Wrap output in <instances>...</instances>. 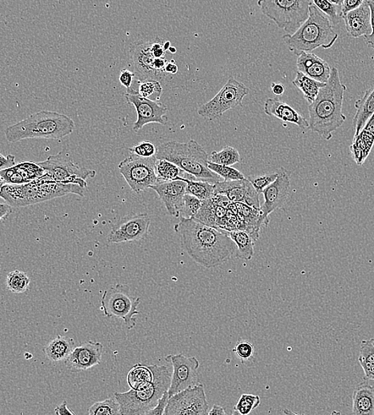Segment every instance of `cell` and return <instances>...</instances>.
<instances>
[{
	"mask_svg": "<svg viewBox=\"0 0 374 415\" xmlns=\"http://www.w3.org/2000/svg\"><path fill=\"white\" fill-rule=\"evenodd\" d=\"M174 231L189 258L205 269L226 263L236 253L233 240L224 230L208 226L196 217H180Z\"/></svg>",
	"mask_w": 374,
	"mask_h": 415,
	"instance_id": "obj_1",
	"label": "cell"
},
{
	"mask_svg": "<svg viewBox=\"0 0 374 415\" xmlns=\"http://www.w3.org/2000/svg\"><path fill=\"white\" fill-rule=\"evenodd\" d=\"M345 91L338 70L332 68L327 83L322 87L316 100L308 106L309 130L327 141L331 140L334 131L346 121L343 111Z\"/></svg>",
	"mask_w": 374,
	"mask_h": 415,
	"instance_id": "obj_2",
	"label": "cell"
},
{
	"mask_svg": "<svg viewBox=\"0 0 374 415\" xmlns=\"http://www.w3.org/2000/svg\"><path fill=\"white\" fill-rule=\"evenodd\" d=\"M75 123L65 114L58 112L42 111L5 130L9 143L30 139L59 140L74 132Z\"/></svg>",
	"mask_w": 374,
	"mask_h": 415,
	"instance_id": "obj_3",
	"label": "cell"
},
{
	"mask_svg": "<svg viewBox=\"0 0 374 415\" xmlns=\"http://www.w3.org/2000/svg\"><path fill=\"white\" fill-rule=\"evenodd\" d=\"M86 189L75 184L54 181L47 174L29 183L4 185L0 196L13 207L20 208L41 203L69 194L84 196Z\"/></svg>",
	"mask_w": 374,
	"mask_h": 415,
	"instance_id": "obj_4",
	"label": "cell"
},
{
	"mask_svg": "<svg viewBox=\"0 0 374 415\" xmlns=\"http://www.w3.org/2000/svg\"><path fill=\"white\" fill-rule=\"evenodd\" d=\"M332 21L315 5L310 7L309 17L293 35L286 34L283 40L289 51L299 56L302 52H312L317 48H332L338 39Z\"/></svg>",
	"mask_w": 374,
	"mask_h": 415,
	"instance_id": "obj_5",
	"label": "cell"
},
{
	"mask_svg": "<svg viewBox=\"0 0 374 415\" xmlns=\"http://www.w3.org/2000/svg\"><path fill=\"white\" fill-rule=\"evenodd\" d=\"M157 159L171 162L196 179L212 184L221 182V178L208 167L209 156L195 140L188 143L169 141L157 147Z\"/></svg>",
	"mask_w": 374,
	"mask_h": 415,
	"instance_id": "obj_6",
	"label": "cell"
},
{
	"mask_svg": "<svg viewBox=\"0 0 374 415\" xmlns=\"http://www.w3.org/2000/svg\"><path fill=\"white\" fill-rule=\"evenodd\" d=\"M154 373L153 383L141 390L131 389L114 393L120 407V414H146L157 405L159 398L169 391L173 371L168 366L152 365Z\"/></svg>",
	"mask_w": 374,
	"mask_h": 415,
	"instance_id": "obj_7",
	"label": "cell"
},
{
	"mask_svg": "<svg viewBox=\"0 0 374 415\" xmlns=\"http://www.w3.org/2000/svg\"><path fill=\"white\" fill-rule=\"evenodd\" d=\"M257 4L280 29L293 35L309 17L313 0H258Z\"/></svg>",
	"mask_w": 374,
	"mask_h": 415,
	"instance_id": "obj_8",
	"label": "cell"
},
{
	"mask_svg": "<svg viewBox=\"0 0 374 415\" xmlns=\"http://www.w3.org/2000/svg\"><path fill=\"white\" fill-rule=\"evenodd\" d=\"M141 298L132 296L130 288L122 283H117L103 292L101 299V310L109 318H118L124 321L129 330L136 326L135 315H139L137 310Z\"/></svg>",
	"mask_w": 374,
	"mask_h": 415,
	"instance_id": "obj_9",
	"label": "cell"
},
{
	"mask_svg": "<svg viewBox=\"0 0 374 415\" xmlns=\"http://www.w3.org/2000/svg\"><path fill=\"white\" fill-rule=\"evenodd\" d=\"M157 160L156 156L142 157L130 152V155L120 162L119 171L133 192L140 194L159 183L156 173Z\"/></svg>",
	"mask_w": 374,
	"mask_h": 415,
	"instance_id": "obj_10",
	"label": "cell"
},
{
	"mask_svg": "<svg viewBox=\"0 0 374 415\" xmlns=\"http://www.w3.org/2000/svg\"><path fill=\"white\" fill-rule=\"evenodd\" d=\"M249 94V88L234 78H230L212 100L198 109V113L207 121L221 118L224 113L243 106V100Z\"/></svg>",
	"mask_w": 374,
	"mask_h": 415,
	"instance_id": "obj_11",
	"label": "cell"
},
{
	"mask_svg": "<svg viewBox=\"0 0 374 415\" xmlns=\"http://www.w3.org/2000/svg\"><path fill=\"white\" fill-rule=\"evenodd\" d=\"M45 169L46 174L54 181L65 184H75L87 188L86 180L95 178L96 171L81 168L70 160L64 151L51 155L44 162H38Z\"/></svg>",
	"mask_w": 374,
	"mask_h": 415,
	"instance_id": "obj_12",
	"label": "cell"
},
{
	"mask_svg": "<svg viewBox=\"0 0 374 415\" xmlns=\"http://www.w3.org/2000/svg\"><path fill=\"white\" fill-rule=\"evenodd\" d=\"M209 406L205 386L196 384L169 398L166 415H206Z\"/></svg>",
	"mask_w": 374,
	"mask_h": 415,
	"instance_id": "obj_13",
	"label": "cell"
},
{
	"mask_svg": "<svg viewBox=\"0 0 374 415\" xmlns=\"http://www.w3.org/2000/svg\"><path fill=\"white\" fill-rule=\"evenodd\" d=\"M125 97L130 105L134 107L137 112V119L134 124V132H139L146 125L150 123L164 125L167 124L168 107L163 103L143 97L135 91H128Z\"/></svg>",
	"mask_w": 374,
	"mask_h": 415,
	"instance_id": "obj_14",
	"label": "cell"
},
{
	"mask_svg": "<svg viewBox=\"0 0 374 415\" xmlns=\"http://www.w3.org/2000/svg\"><path fill=\"white\" fill-rule=\"evenodd\" d=\"M279 176L276 181L263 191L264 203L261 205V225L268 226L269 216L273 212L281 209L287 202L290 190V172L284 167L277 169Z\"/></svg>",
	"mask_w": 374,
	"mask_h": 415,
	"instance_id": "obj_15",
	"label": "cell"
},
{
	"mask_svg": "<svg viewBox=\"0 0 374 415\" xmlns=\"http://www.w3.org/2000/svg\"><path fill=\"white\" fill-rule=\"evenodd\" d=\"M150 224V217L146 214L125 217L115 224L108 235V242L114 244L140 242L148 236Z\"/></svg>",
	"mask_w": 374,
	"mask_h": 415,
	"instance_id": "obj_16",
	"label": "cell"
},
{
	"mask_svg": "<svg viewBox=\"0 0 374 415\" xmlns=\"http://www.w3.org/2000/svg\"><path fill=\"white\" fill-rule=\"evenodd\" d=\"M166 361L171 363L173 374L168 391L169 398L194 386L200 362L196 357H186L182 354H169Z\"/></svg>",
	"mask_w": 374,
	"mask_h": 415,
	"instance_id": "obj_17",
	"label": "cell"
},
{
	"mask_svg": "<svg viewBox=\"0 0 374 415\" xmlns=\"http://www.w3.org/2000/svg\"><path fill=\"white\" fill-rule=\"evenodd\" d=\"M103 352L102 343L87 341L75 347L65 360V367L73 373L89 370L101 363Z\"/></svg>",
	"mask_w": 374,
	"mask_h": 415,
	"instance_id": "obj_18",
	"label": "cell"
},
{
	"mask_svg": "<svg viewBox=\"0 0 374 415\" xmlns=\"http://www.w3.org/2000/svg\"><path fill=\"white\" fill-rule=\"evenodd\" d=\"M227 196L234 203H244L260 209V194L249 179L238 181H224L215 184V194Z\"/></svg>",
	"mask_w": 374,
	"mask_h": 415,
	"instance_id": "obj_19",
	"label": "cell"
},
{
	"mask_svg": "<svg viewBox=\"0 0 374 415\" xmlns=\"http://www.w3.org/2000/svg\"><path fill=\"white\" fill-rule=\"evenodd\" d=\"M187 183L181 177L174 181L159 182L150 188L155 191L159 198L166 206L169 214L174 217H180L184 205Z\"/></svg>",
	"mask_w": 374,
	"mask_h": 415,
	"instance_id": "obj_20",
	"label": "cell"
},
{
	"mask_svg": "<svg viewBox=\"0 0 374 415\" xmlns=\"http://www.w3.org/2000/svg\"><path fill=\"white\" fill-rule=\"evenodd\" d=\"M150 41H137L132 43L130 53L134 65L139 75V81L146 79H161L154 68L155 57L151 52Z\"/></svg>",
	"mask_w": 374,
	"mask_h": 415,
	"instance_id": "obj_21",
	"label": "cell"
},
{
	"mask_svg": "<svg viewBox=\"0 0 374 415\" xmlns=\"http://www.w3.org/2000/svg\"><path fill=\"white\" fill-rule=\"evenodd\" d=\"M298 72L306 75L320 83L327 84L331 77L332 69L329 65L312 52H302L296 61Z\"/></svg>",
	"mask_w": 374,
	"mask_h": 415,
	"instance_id": "obj_22",
	"label": "cell"
},
{
	"mask_svg": "<svg viewBox=\"0 0 374 415\" xmlns=\"http://www.w3.org/2000/svg\"><path fill=\"white\" fill-rule=\"evenodd\" d=\"M343 18L346 31L350 37L359 39L371 34V10L367 0L360 8L352 10Z\"/></svg>",
	"mask_w": 374,
	"mask_h": 415,
	"instance_id": "obj_23",
	"label": "cell"
},
{
	"mask_svg": "<svg viewBox=\"0 0 374 415\" xmlns=\"http://www.w3.org/2000/svg\"><path fill=\"white\" fill-rule=\"evenodd\" d=\"M264 113L268 116L282 120L283 122L298 125L301 130H309V123L295 109L279 98H267L264 104Z\"/></svg>",
	"mask_w": 374,
	"mask_h": 415,
	"instance_id": "obj_24",
	"label": "cell"
},
{
	"mask_svg": "<svg viewBox=\"0 0 374 415\" xmlns=\"http://www.w3.org/2000/svg\"><path fill=\"white\" fill-rule=\"evenodd\" d=\"M228 212V210L215 203L211 198L202 201L201 210L195 217L208 226L226 230Z\"/></svg>",
	"mask_w": 374,
	"mask_h": 415,
	"instance_id": "obj_25",
	"label": "cell"
},
{
	"mask_svg": "<svg viewBox=\"0 0 374 415\" xmlns=\"http://www.w3.org/2000/svg\"><path fill=\"white\" fill-rule=\"evenodd\" d=\"M354 415H374V386L364 382L353 392Z\"/></svg>",
	"mask_w": 374,
	"mask_h": 415,
	"instance_id": "obj_26",
	"label": "cell"
},
{
	"mask_svg": "<svg viewBox=\"0 0 374 415\" xmlns=\"http://www.w3.org/2000/svg\"><path fill=\"white\" fill-rule=\"evenodd\" d=\"M356 113L353 120L355 136L364 129L368 120L374 113V86L366 90L364 95L354 103Z\"/></svg>",
	"mask_w": 374,
	"mask_h": 415,
	"instance_id": "obj_27",
	"label": "cell"
},
{
	"mask_svg": "<svg viewBox=\"0 0 374 415\" xmlns=\"http://www.w3.org/2000/svg\"><path fill=\"white\" fill-rule=\"evenodd\" d=\"M74 338L57 336L43 348V352L52 362H60L67 359L75 348Z\"/></svg>",
	"mask_w": 374,
	"mask_h": 415,
	"instance_id": "obj_28",
	"label": "cell"
},
{
	"mask_svg": "<svg viewBox=\"0 0 374 415\" xmlns=\"http://www.w3.org/2000/svg\"><path fill=\"white\" fill-rule=\"evenodd\" d=\"M233 240L236 246L235 255L244 260H251L255 254V242L249 233L243 230L224 231Z\"/></svg>",
	"mask_w": 374,
	"mask_h": 415,
	"instance_id": "obj_29",
	"label": "cell"
},
{
	"mask_svg": "<svg viewBox=\"0 0 374 415\" xmlns=\"http://www.w3.org/2000/svg\"><path fill=\"white\" fill-rule=\"evenodd\" d=\"M154 379L152 365L137 363L131 368L127 375L130 389L141 390L150 386Z\"/></svg>",
	"mask_w": 374,
	"mask_h": 415,
	"instance_id": "obj_30",
	"label": "cell"
},
{
	"mask_svg": "<svg viewBox=\"0 0 374 415\" xmlns=\"http://www.w3.org/2000/svg\"><path fill=\"white\" fill-rule=\"evenodd\" d=\"M293 84L302 92V95L309 104L316 100L319 91H320L322 87L326 85V84L320 83V81L308 77V76L299 72H297L296 77Z\"/></svg>",
	"mask_w": 374,
	"mask_h": 415,
	"instance_id": "obj_31",
	"label": "cell"
},
{
	"mask_svg": "<svg viewBox=\"0 0 374 415\" xmlns=\"http://www.w3.org/2000/svg\"><path fill=\"white\" fill-rule=\"evenodd\" d=\"M181 179L187 183L186 194L196 196L201 201L211 198L215 194V184L205 181H194L181 177Z\"/></svg>",
	"mask_w": 374,
	"mask_h": 415,
	"instance_id": "obj_32",
	"label": "cell"
},
{
	"mask_svg": "<svg viewBox=\"0 0 374 415\" xmlns=\"http://www.w3.org/2000/svg\"><path fill=\"white\" fill-rule=\"evenodd\" d=\"M176 164L166 159H157L156 162V173L159 183L174 181L180 177L182 172Z\"/></svg>",
	"mask_w": 374,
	"mask_h": 415,
	"instance_id": "obj_33",
	"label": "cell"
},
{
	"mask_svg": "<svg viewBox=\"0 0 374 415\" xmlns=\"http://www.w3.org/2000/svg\"><path fill=\"white\" fill-rule=\"evenodd\" d=\"M31 280L26 273L20 270L10 272L7 276L6 285L9 291L15 293H24L29 290Z\"/></svg>",
	"mask_w": 374,
	"mask_h": 415,
	"instance_id": "obj_34",
	"label": "cell"
},
{
	"mask_svg": "<svg viewBox=\"0 0 374 415\" xmlns=\"http://www.w3.org/2000/svg\"><path fill=\"white\" fill-rule=\"evenodd\" d=\"M209 161L219 165L232 166L241 162V157L239 151L234 147L226 146L221 151H213Z\"/></svg>",
	"mask_w": 374,
	"mask_h": 415,
	"instance_id": "obj_35",
	"label": "cell"
},
{
	"mask_svg": "<svg viewBox=\"0 0 374 415\" xmlns=\"http://www.w3.org/2000/svg\"><path fill=\"white\" fill-rule=\"evenodd\" d=\"M91 415H117L120 414V407L117 398H109L102 402H96L88 409Z\"/></svg>",
	"mask_w": 374,
	"mask_h": 415,
	"instance_id": "obj_36",
	"label": "cell"
},
{
	"mask_svg": "<svg viewBox=\"0 0 374 415\" xmlns=\"http://www.w3.org/2000/svg\"><path fill=\"white\" fill-rule=\"evenodd\" d=\"M139 94L143 97L153 101H159L161 100L163 89L159 81L155 79H146L139 81Z\"/></svg>",
	"mask_w": 374,
	"mask_h": 415,
	"instance_id": "obj_37",
	"label": "cell"
},
{
	"mask_svg": "<svg viewBox=\"0 0 374 415\" xmlns=\"http://www.w3.org/2000/svg\"><path fill=\"white\" fill-rule=\"evenodd\" d=\"M261 398L258 396L244 394L240 396L234 407L233 414L247 415L260 405Z\"/></svg>",
	"mask_w": 374,
	"mask_h": 415,
	"instance_id": "obj_38",
	"label": "cell"
},
{
	"mask_svg": "<svg viewBox=\"0 0 374 415\" xmlns=\"http://www.w3.org/2000/svg\"><path fill=\"white\" fill-rule=\"evenodd\" d=\"M208 167L213 172L218 174L224 181H238L244 179V175L238 169L230 166L219 165V164L208 162Z\"/></svg>",
	"mask_w": 374,
	"mask_h": 415,
	"instance_id": "obj_39",
	"label": "cell"
},
{
	"mask_svg": "<svg viewBox=\"0 0 374 415\" xmlns=\"http://www.w3.org/2000/svg\"><path fill=\"white\" fill-rule=\"evenodd\" d=\"M202 201L196 196L186 194L184 199V205L180 212V217L192 218L195 217L199 212Z\"/></svg>",
	"mask_w": 374,
	"mask_h": 415,
	"instance_id": "obj_40",
	"label": "cell"
},
{
	"mask_svg": "<svg viewBox=\"0 0 374 415\" xmlns=\"http://www.w3.org/2000/svg\"><path fill=\"white\" fill-rule=\"evenodd\" d=\"M313 4L327 16L334 26L338 24L341 15L338 14L337 5L329 0H313Z\"/></svg>",
	"mask_w": 374,
	"mask_h": 415,
	"instance_id": "obj_41",
	"label": "cell"
},
{
	"mask_svg": "<svg viewBox=\"0 0 374 415\" xmlns=\"http://www.w3.org/2000/svg\"><path fill=\"white\" fill-rule=\"evenodd\" d=\"M359 362L360 365H374V338L361 341Z\"/></svg>",
	"mask_w": 374,
	"mask_h": 415,
	"instance_id": "obj_42",
	"label": "cell"
},
{
	"mask_svg": "<svg viewBox=\"0 0 374 415\" xmlns=\"http://www.w3.org/2000/svg\"><path fill=\"white\" fill-rule=\"evenodd\" d=\"M279 176V172H276L263 174L261 176H257L255 178L249 177L247 179L249 180L253 187H255L258 194L263 193V191L269 185H272Z\"/></svg>",
	"mask_w": 374,
	"mask_h": 415,
	"instance_id": "obj_43",
	"label": "cell"
},
{
	"mask_svg": "<svg viewBox=\"0 0 374 415\" xmlns=\"http://www.w3.org/2000/svg\"><path fill=\"white\" fill-rule=\"evenodd\" d=\"M233 352L235 354L242 362L249 361L254 357L255 348L253 344L249 341L240 340L235 344Z\"/></svg>",
	"mask_w": 374,
	"mask_h": 415,
	"instance_id": "obj_44",
	"label": "cell"
},
{
	"mask_svg": "<svg viewBox=\"0 0 374 415\" xmlns=\"http://www.w3.org/2000/svg\"><path fill=\"white\" fill-rule=\"evenodd\" d=\"M128 150L130 152H133V154L142 157H151L156 156L157 148L150 141H143Z\"/></svg>",
	"mask_w": 374,
	"mask_h": 415,
	"instance_id": "obj_45",
	"label": "cell"
},
{
	"mask_svg": "<svg viewBox=\"0 0 374 415\" xmlns=\"http://www.w3.org/2000/svg\"><path fill=\"white\" fill-rule=\"evenodd\" d=\"M169 400V392L166 391L158 400L157 405L148 411L146 415H162L166 412Z\"/></svg>",
	"mask_w": 374,
	"mask_h": 415,
	"instance_id": "obj_46",
	"label": "cell"
},
{
	"mask_svg": "<svg viewBox=\"0 0 374 415\" xmlns=\"http://www.w3.org/2000/svg\"><path fill=\"white\" fill-rule=\"evenodd\" d=\"M366 0H344L341 6V17H343L352 10H356L361 6Z\"/></svg>",
	"mask_w": 374,
	"mask_h": 415,
	"instance_id": "obj_47",
	"label": "cell"
},
{
	"mask_svg": "<svg viewBox=\"0 0 374 415\" xmlns=\"http://www.w3.org/2000/svg\"><path fill=\"white\" fill-rule=\"evenodd\" d=\"M150 42V48L153 56L155 58H164V54H166V51L164 50V43L166 41L157 38V39Z\"/></svg>",
	"mask_w": 374,
	"mask_h": 415,
	"instance_id": "obj_48",
	"label": "cell"
},
{
	"mask_svg": "<svg viewBox=\"0 0 374 415\" xmlns=\"http://www.w3.org/2000/svg\"><path fill=\"white\" fill-rule=\"evenodd\" d=\"M136 74L131 72L128 69H123L120 70L119 76L120 83L123 85L127 91L131 90L132 84H133Z\"/></svg>",
	"mask_w": 374,
	"mask_h": 415,
	"instance_id": "obj_49",
	"label": "cell"
},
{
	"mask_svg": "<svg viewBox=\"0 0 374 415\" xmlns=\"http://www.w3.org/2000/svg\"><path fill=\"white\" fill-rule=\"evenodd\" d=\"M368 6L371 10V26L372 33L371 35L364 37L366 45L374 50V0H367Z\"/></svg>",
	"mask_w": 374,
	"mask_h": 415,
	"instance_id": "obj_50",
	"label": "cell"
},
{
	"mask_svg": "<svg viewBox=\"0 0 374 415\" xmlns=\"http://www.w3.org/2000/svg\"><path fill=\"white\" fill-rule=\"evenodd\" d=\"M350 150L352 152V155L354 156V161L357 165H363V163H364L365 160L366 159L365 152H363L360 147L354 143L350 146Z\"/></svg>",
	"mask_w": 374,
	"mask_h": 415,
	"instance_id": "obj_51",
	"label": "cell"
},
{
	"mask_svg": "<svg viewBox=\"0 0 374 415\" xmlns=\"http://www.w3.org/2000/svg\"><path fill=\"white\" fill-rule=\"evenodd\" d=\"M15 157L12 155H8L4 157L2 154L0 155V169H5L15 166Z\"/></svg>",
	"mask_w": 374,
	"mask_h": 415,
	"instance_id": "obj_52",
	"label": "cell"
},
{
	"mask_svg": "<svg viewBox=\"0 0 374 415\" xmlns=\"http://www.w3.org/2000/svg\"><path fill=\"white\" fill-rule=\"evenodd\" d=\"M54 413L57 415L70 414L75 415V413L71 411L68 407L67 401H63L60 405L56 406L54 409Z\"/></svg>",
	"mask_w": 374,
	"mask_h": 415,
	"instance_id": "obj_53",
	"label": "cell"
},
{
	"mask_svg": "<svg viewBox=\"0 0 374 415\" xmlns=\"http://www.w3.org/2000/svg\"><path fill=\"white\" fill-rule=\"evenodd\" d=\"M0 211H1V215H0V218H1V221L3 222L7 219L8 216L12 214L13 206L8 203L0 204Z\"/></svg>",
	"mask_w": 374,
	"mask_h": 415,
	"instance_id": "obj_54",
	"label": "cell"
},
{
	"mask_svg": "<svg viewBox=\"0 0 374 415\" xmlns=\"http://www.w3.org/2000/svg\"><path fill=\"white\" fill-rule=\"evenodd\" d=\"M271 89L274 95L281 96L284 94L285 86L282 84L272 83L271 84Z\"/></svg>",
	"mask_w": 374,
	"mask_h": 415,
	"instance_id": "obj_55",
	"label": "cell"
},
{
	"mask_svg": "<svg viewBox=\"0 0 374 415\" xmlns=\"http://www.w3.org/2000/svg\"><path fill=\"white\" fill-rule=\"evenodd\" d=\"M164 72L169 75H175L178 72V67L174 60H171V61L167 63L166 68H164Z\"/></svg>",
	"mask_w": 374,
	"mask_h": 415,
	"instance_id": "obj_56",
	"label": "cell"
},
{
	"mask_svg": "<svg viewBox=\"0 0 374 415\" xmlns=\"http://www.w3.org/2000/svg\"><path fill=\"white\" fill-rule=\"evenodd\" d=\"M226 414V412H225L224 408L221 406L214 405L212 408L209 411L208 415H225Z\"/></svg>",
	"mask_w": 374,
	"mask_h": 415,
	"instance_id": "obj_57",
	"label": "cell"
},
{
	"mask_svg": "<svg viewBox=\"0 0 374 415\" xmlns=\"http://www.w3.org/2000/svg\"><path fill=\"white\" fill-rule=\"evenodd\" d=\"M367 132L372 134L374 136V113L373 116L368 120L364 129Z\"/></svg>",
	"mask_w": 374,
	"mask_h": 415,
	"instance_id": "obj_58",
	"label": "cell"
},
{
	"mask_svg": "<svg viewBox=\"0 0 374 415\" xmlns=\"http://www.w3.org/2000/svg\"><path fill=\"white\" fill-rule=\"evenodd\" d=\"M329 2H332V3L337 5V6L341 7L342 6V4L344 1V0H329Z\"/></svg>",
	"mask_w": 374,
	"mask_h": 415,
	"instance_id": "obj_59",
	"label": "cell"
},
{
	"mask_svg": "<svg viewBox=\"0 0 374 415\" xmlns=\"http://www.w3.org/2000/svg\"><path fill=\"white\" fill-rule=\"evenodd\" d=\"M171 47L170 46V42L169 41H166L164 43V50H166V52L169 51V47Z\"/></svg>",
	"mask_w": 374,
	"mask_h": 415,
	"instance_id": "obj_60",
	"label": "cell"
},
{
	"mask_svg": "<svg viewBox=\"0 0 374 415\" xmlns=\"http://www.w3.org/2000/svg\"><path fill=\"white\" fill-rule=\"evenodd\" d=\"M169 51L170 52V53L175 54L176 52H177V49L173 47H170Z\"/></svg>",
	"mask_w": 374,
	"mask_h": 415,
	"instance_id": "obj_61",
	"label": "cell"
}]
</instances>
